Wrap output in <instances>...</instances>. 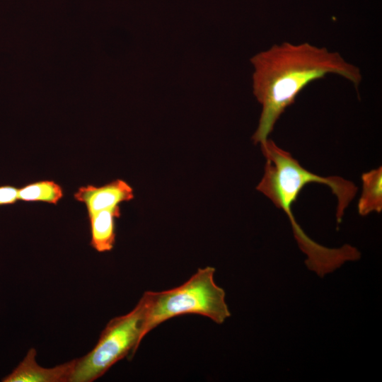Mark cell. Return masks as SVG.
I'll use <instances>...</instances> for the list:
<instances>
[{"instance_id": "1", "label": "cell", "mask_w": 382, "mask_h": 382, "mask_svg": "<svg viewBox=\"0 0 382 382\" xmlns=\"http://www.w3.org/2000/svg\"><path fill=\"white\" fill-rule=\"evenodd\" d=\"M250 61L254 67L253 94L262 105L258 126L252 137L255 144L268 139L282 114L312 81L334 74L357 88L362 79L359 69L340 54L308 42L274 45Z\"/></svg>"}, {"instance_id": "2", "label": "cell", "mask_w": 382, "mask_h": 382, "mask_svg": "<svg viewBox=\"0 0 382 382\" xmlns=\"http://www.w3.org/2000/svg\"><path fill=\"white\" fill-rule=\"evenodd\" d=\"M260 147L266 162L263 177L256 189L287 214L296 238L301 237L304 232L292 214L291 205L308 183L325 184L331 189L337 199L336 217L340 222L358 190L352 181L340 176L323 177L310 172L289 152L277 146L271 139H267Z\"/></svg>"}, {"instance_id": "3", "label": "cell", "mask_w": 382, "mask_h": 382, "mask_svg": "<svg viewBox=\"0 0 382 382\" xmlns=\"http://www.w3.org/2000/svg\"><path fill=\"white\" fill-rule=\"evenodd\" d=\"M215 268L207 266L183 284L163 291L144 293L146 307L143 338L162 323L178 316L198 314L221 324L231 316L225 291L214 282Z\"/></svg>"}, {"instance_id": "4", "label": "cell", "mask_w": 382, "mask_h": 382, "mask_svg": "<svg viewBox=\"0 0 382 382\" xmlns=\"http://www.w3.org/2000/svg\"><path fill=\"white\" fill-rule=\"evenodd\" d=\"M146 307V299L142 295L130 312L111 319L93 349L75 359L69 382L94 381L120 360L127 356L133 357L143 340Z\"/></svg>"}, {"instance_id": "5", "label": "cell", "mask_w": 382, "mask_h": 382, "mask_svg": "<svg viewBox=\"0 0 382 382\" xmlns=\"http://www.w3.org/2000/svg\"><path fill=\"white\" fill-rule=\"evenodd\" d=\"M74 198L86 205L89 216L132 200L134 192L127 182L117 179L100 187L91 185L81 187L74 194Z\"/></svg>"}, {"instance_id": "6", "label": "cell", "mask_w": 382, "mask_h": 382, "mask_svg": "<svg viewBox=\"0 0 382 382\" xmlns=\"http://www.w3.org/2000/svg\"><path fill=\"white\" fill-rule=\"evenodd\" d=\"M37 352L31 348L17 367L3 382H69L75 359L52 368H45L36 361Z\"/></svg>"}, {"instance_id": "7", "label": "cell", "mask_w": 382, "mask_h": 382, "mask_svg": "<svg viewBox=\"0 0 382 382\" xmlns=\"http://www.w3.org/2000/svg\"><path fill=\"white\" fill-rule=\"evenodd\" d=\"M120 207L98 212L89 216L91 245L98 252L111 250L115 243V219L120 217Z\"/></svg>"}, {"instance_id": "8", "label": "cell", "mask_w": 382, "mask_h": 382, "mask_svg": "<svg viewBox=\"0 0 382 382\" xmlns=\"http://www.w3.org/2000/svg\"><path fill=\"white\" fill-rule=\"evenodd\" d=\"M362 191L357 204L358 212L366 216L371 212L382 211V168L381 166L361 175Z\"/></svg>"}, {"instance_id": "9", "label": "cell", "mask_w": 382, "mask_h": 382, "mask_svg": "<svg viewBox=\"0 0 382 382\" xmlns=\"http://www.w3.org/2000/svg\"><path fill=\"white\" fill-rule=\"evenodd\" d=\"M62 196L61 186L52 180L36 182L18 189V200L25 202L37 201L55 204Z\"/></svg>"}, {"instance_id": "10", "label": "cell", "mask_w": 382, "mask_h": 382, "mask_svg": "<svg viewBox=\"0 0 382 382\" xmlns=\"http://www.w3.org/2000/svg\"><path fill=\"white\" fill-rule=\"evenodd\" d=\"M18 200L16 187L11 185L0 186V206L13 204Z\"/></svg>"}]
</instances>
